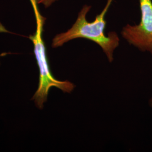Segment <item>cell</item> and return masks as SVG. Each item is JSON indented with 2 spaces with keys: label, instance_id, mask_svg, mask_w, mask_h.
I'll return each instance as SVG.
<instances>
[{
  "label": "cell",
  "instance_id": "cell-4",
  "mask_svg": "<svg viewBox=\"0 0 152 152\" xmlns=\"http://www.w3.org/2000/svg\"><path fill=\"white\" fill-rule=\"evenodd\" d=\"M57 0H37L38 4H42L46 7H49Z\"/></svg>",
  "mask_w": 152,
  "mask_h": 152
},
{
  "label": "cell",
  "instance_id": "cell-1",
  "mask_svg": "<svg viewBox=\"0 0 152 152\" xmlns=\"http://www.w3.org/2000/svg\"><path fill=\"white\" fill-rule=\"evenodd\" d=\"M114 0H107L106 5L100 14L96 15L92 22L86 19L87 13L91 6L85 5L78 13L77 19L72 27L66 32L58 34L53 39V48L62 46L64 44L76 38H85L91 40L99 45L111 63L114 60L113 53L120 44V38L115 32H110L107 36L104 31L107 21L105 17Z\"/></svg>",
  "mask_w": 152,
  "mask_h": 152
},
{
  "label": "cell",
  "instance_id": "cell-2",
  "mask_svg": "<svg viewBox=\"0 0 152 152\" xmlns=\"http://www.w3.org/2000/svg\"><path fill=\"white\" fill-rule=\"evenodd\" d=\"M32 4L36 20V31L33 35H30L29 38L32 41L34 46V54L38 64L39 71L38 87L32 99L38 108L42 109L44 104L46 102L49 90L55 87L64 92L71 93L75 85L68 81H61L56 80L53 76L49 67L42 34L46 18L42 16L39 11L37 0H29Z\"/></svg>",
  "mask_w": 152,
  "mask_h": 152
},
{
  "label": "cell",
  "instance_id": "cell-5",
  "mask_svg": "<svg viewBox=\"0 0 152 152\" xmlns=\"http://www.w3.org/2000/svg\"><path fill=\"white\" fill-rule=\"evenodd\" d=\"M150 105L152 106V99L150 100Z\"/></svg>",
  "mask_w": 152,
  "mask_h": 152
},
{
  "label": "cell",
  "instance_id": "cell-3",
  "mask_svg": "<svg viewBox=\"0 0 152 152\" xmlns=\"http://www.w3.org/2000/svg\"><path fill=\"white\" fill-rule=\"evenodd\" d=\"M139 4L140 23L135 26L127 24L122 28L121 35L130 45L152 55V1L139 0Z\"/></svg>",
  "mask_w": 152,
  "mask_h": 152
}]
</instances>
